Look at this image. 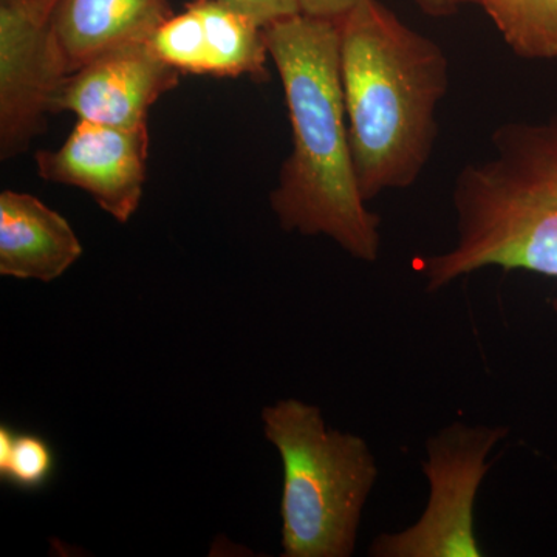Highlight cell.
<instances>
[{"instance_id":"2e32d148","label":"cell","mask_w":557,"mask_h":557,"mask_svg":"<svg viewBox=\"0 0 557 557\" xmlns=\"http://www.w3.org/2000/svg\"><path fill=\"white\" fill-rule=\"evenodd\" d=\"M412 2L421 10V13L429 17H435V20L454 16L460 7L458 0H412Z\"/></svg>"},{"instance_id":"5bb4252c","label":"cell","mask_w":557,"mask_h":557,"mask_svg":"<svg viewBox=\"0 0 557 557\" xmlns=\"http://www.w3.org/2000/svg\"><path fill=\"white\" fill-rule=\"evenodd\" d=\"M265 28L274 22L300 14L298 0H219Z\"/></svg>"},{"instance_id":"e0dca14e","label":"cell","mask_w":557,"mask_h":557,"mask_svg":"<svg viewBox=\"0 0 557 557\" xmlns=\"http://www.w3.org/2000/svg\"><path fill=\"white\" fill-rule=\"evenodd\" d=\"M0 2H10V0H0Z\"/></svg>"},{"instance_id":"9a60e30c","label":"cell","mask_w":557,"mask_h":557,"mask_svg":"<svg viewBox=\"0 0 557 557\" xmlns=\"http://www.w3.org/2000/svg\"><path fill=\"white\" fill-rule=\"evenodd\" d=\"M359 0H298L300 13L318 20L339 21Z\"/></svg>"},{"instance_id":"ba28073f","label":"cell","mask_w":557,"mask_h":557,"mask_svg":"<svg viewBox=\"0 0 557 557\" xmlns=\"http://www.w3.org/2000/svg\"><path fill=\"white\" fill-rule=\"evenodd\" d=\"M180 75L149 40L123 44L70 73L54 98L51 115L72 112L91 123L145 127L149 109L178 86Z\"/></svg>"},{"instance_id":"277c9868","label":"cell","mask_w":557,"mask_h":557,"mask_svg":"<svg viewBox=\"0 0 557 557\" xmlns=\"http://www.w3.org/2000/svg\"><path fill=\"white\" fill-rule=\"evenodd\" d=\"M284 468L282 556L348 557L379 467L368 442L327 426L321 409L281 399L262 410Z\"/></svg>"},{"instance_id":"8fae6325","label":"cell","mask_w":557,"mask_h":557,"mask_svg":"<svg viewBox=\"0 0 557 557\" xmlns=\"http://www.w3.org/2000/svg\"><path fill=\"white\" fill-rule=\"evenodd\" d=\"M172 14L170 0H60L51 33L70 75L102 51L150 40Z\"/></svg>"},{"instance_id":"5b68a950","label":"cell","mask_w":557,"mask_h":557,"mask_svg":"<svg viewBox=\"0 0 557 557\" xmlns=\"http://www.w3.org/2000/svg\"><path fill=\"white\" fill-rule=\"evenodd\" d=\"M507 428L454 423L428 440L423 463L428 507L416 525L376 537V557H482L474 531V504L490 471L486 457Z\"/></svg>"},{"instance_id":"7a4b0ae2","label":"cell","mask_w":557,"mask_h":557,"mask_svg":"<svg viewBox=\"0 0 557 557\" xmlns=\"http://www.w3.org/2000/svg\"><path fill=\"white\" fill-rule=\"evenodd\" d=\"M339 25V72L362 199L416 185L434 153L449 61L434 39L380 0H359Z\"/></svg>"},{"instance_id":"3957f363","label":"cell","mask_w":557,"mask_h":557,"mask_svg":"<svg viewBox=\"0 0 557 557\" xmlns=\"http://www.w3.org/2000/svg\"><path fill=\"white\" fill-rule=\"evenodd\" d=\"M491 148L457 174L456 242L424 260L429 293L487 267L557 278V110L502 124Z\"/></svg>"},{"instance_id":"8992f818","label":"cell","mask_w":557,"mask_h":557,"mask_svg":"<svg viewBox=\"0 0 557 557\" xmlns=\"http://www.w3.org/2000/svg\"><path fill=\"white\" fill-rule=\"evenodd\" d=\"M60 0L0 2V157L25 152L46 129L67 78L53 33Z\"/></svg>"},{"instance_id":"52a82bcc","label":"cell","mask_w":557,"mask_h":557,"mask_svg":"<svg viewBox=\"0 0 557 557\" xmlns=\"http://www.w3.org/2000/svg\"><path fill=\"white\" fill-rule=\"evenodd\" d=\"M148 126L137 129L78 120L61 148L35 156L39 177L86 190L102 211L129 222L141 203Z\"/></svg>"},{"instance_id":"9c48e42d","label":"cell","mask_w":557,"mask_h":557,"mask_svg":"<svg viewBox=\"0 0 557 557\" xmlns=\"http://www.w3.org/2000/svg\"><path fill=\"white\" fill-rule=\"evenodd\" d=\"M161 60L180 73L215 78L269 79L263 28L219 0H190L149 40Z\"/></svg>"},{"instance_id":"6da1fadb","label":"cell","mask_w":557,"mask_h":557,"mask_svg":"<svg viewBox=\"0 0 557 557\" xmlns=\"http://www.w3.org/2000/svg\"><path fill=\"white\" fill-rule=\"evenodd\" d=\"M284 87L292 152L270 205L288 233L325 236L351 258L375 262L381 218L359 190L339 72L338 21L296 14L263 28Z\"/></svg>"},{"instance_id":"4fadbf2b","label":"cell","mask_w":557,"mask_h":557,"mask_svg":"<svg viewBox=\"0 0 557 557\" xmlns=\"http://www.w3.org/2000/svg\"><path fill=\"white\" fill-rule=\"evenodd\" d=\"M54 456L46 440L0 428V478L21 490H38L53 474Z\"/></svg>"},{"instance_id":"7c38bea8","label":"cell","mask_w":557,"mask_h":557,"mask_svg":"<svg viewBox=\"0 0 557 557\" xmlns=\"http://www.w3.org/2000/svg\"><path fill=\"white\" fill-rule=\"evenodd\" d=\"M493 22L508 49L528 61H557V0H458Z\"/></svg>"},{"instance_id":"30bf717a","label":"cell","mask_w":557,"mask_h":557,"mask_svg":"<svg viewBox=\"0 0 557 557\" xmlns=\"http://www.w3.org/2000/svg\"><path fill=\"white\" fill-rule=\"evenodd\" d=\"M83 256V245L60 212L38 197L0 194V274L51 282Z\"/></svg>"}]
</instances>
